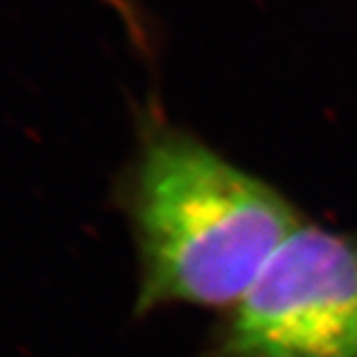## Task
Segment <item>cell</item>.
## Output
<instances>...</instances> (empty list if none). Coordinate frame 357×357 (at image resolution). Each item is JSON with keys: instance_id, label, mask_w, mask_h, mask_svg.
<instances>
[{"instance_id": "7a4b0ae2", "label": "cell", "mask_w": 357, "mask_h": 357, "mask_svg": "<svg viewBox=\"0 0 357 357\" xmlns=\"http://www.w3.org/2000/svg\"><path fill=\"white\" fill-rule=\"evenodd\" d=\"M204 357H357V232L294 230L218 321Z\"/></svg>"}, {"instance_id": "6da1fadb", "label": "cell", "mask_w": 357, "mask_h": 357, "mask_svg": "<svg viewBox=\"0 0 357 357\" xmlns=\"http://www.w3.org/2000/svg\"><path fill=\"white\" fill-rule=\"evenodd\" d=\"M133 232L135 314L173 304L232 307L304 225L288 197L147 105L115 185Z\"/></svg>"}]
</instances>
